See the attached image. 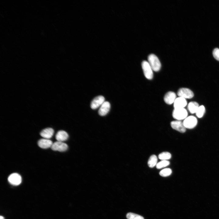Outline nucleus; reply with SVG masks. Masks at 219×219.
Returning a JSON list of instances; mask_svg holds the SVG:
<instances>
[{"label": "nucleus", "instance_id": "nucleus-15", "mask_svg": "<svg viewBox=\"0 0 219 219\" xmlns=\"http://www.w3.org/2000/svg\"><path fill=\"white\" fill-rule=\"evenodd\" d=\"M68 137V134L64 130L59 131L55 136V138L57 141L63 142L67 140Z\"/></svg>", "mask_w": 219, "mask_h": 219}, {"label": "nucleus", "instance_id": "nucleus-6", "mask_svg": "<svg viewBox=\"0 0 219 219\" xmlns=\"http://www.w3.org/2000/svg\"><path fill=\"white\" fill-rule=\"evenodd\" d=\"M68 145L63 142L57 141L53 143L51 147L54 151L63 152L68 149Z\"/></svg>", "mask_w": 219, "mask_h": 219}, {"label": "nucleus", "instance_id": "nucleus-4", "mask_svg": "<svg viewBox=\"0 0 219 219\" xmlns=\"http://www.w3.org/2000/svg\"><path fill=\"white\" fill-rule=\"evenodd\" d=\"M197 123V119L193 116H187L183 122L185 127L189 129L194 128L196 125Z\"/></svg>", "mask_w": 219, "mask_h": 219}, {"label": "nucleus", "instance_id": "nucleus-17", "mask_svg": "<svg viewBox=\"0 0 219 219\" xmlns=\"http://www.w3.org/2000/svg\"><path fill=\"white\" fill-rule=\"evenodd\" d=\"M158 158L156 155H153L150 157L148 162V166L151 168H153L156 165Z\"/></svg>", "mask_w": 219, "mask_h": 219}, {"label": "nucleus", "instance_id": "nucleus-20", "mask_svg": "<svg viewBox=\"0 0 219 219\" xmlns=\"http://www.w3.org/2000/svg\"><path fill=\"white\" fill-rule=\"evenodd\" d=\"M170 163L168 160H162L157 163L156 167L157 169H161L168 166Z\"/></svg>", "mask_w": 219, "mask_h": 219}, {"label": "nucleus", "instance_id": "nucleus-2", "mask_svg": "<svg viewBox=\"0 0 219 219\" xmlns=\"http://www.w3.org/2000/svg\"><path fill=\"white\" fill-rule=\"evenodd\" d=\"M172 115L174 119L181 120H184L188 116V112L185 108L174 109Z\"/></svg>", "mask_w": 219, "mask_h": 219}, {"label": "nucleus", "instance_id": "nucleus-3", "mask_svg": "<svg viewBox=\"0 0 219 219\" xmlns=\"http://www.w3.org/2000/svg\"><path fill=\"white\" fill-rule=\"evenodd\" d=\"M141 65L145 77L148 79H151L153 77V70L148 62L146 61H143Z\"/></svg>", "mask_w": 219, "mask_h": 219}, {"label": "nucleus", "instance_id": "nucleus-13", "mask_svg": "<svg viewBox=\"0 0 219 219\" xmlns=\"http://www.w3.org/2000/svg\"><path fill=\"white\" fill-rule=\"evenodd\" d=\"M53 144L51 140L49 139L44 138L39 140L38 142V146L40 148L44 149L51 147Z\"/></svg>", "mask_w": 219, "mask_h": 219}, {"label": "nucleus", "instance_id": "nucleus-1", "mask_svg": "<svg viewBox=\"0 0 219 219\" xmlns=\"http://www.w3.org/2000/svg\"><path fill=\"white\" fill-rule=\"evenodd\" d=\"M148 62L153 71H158L161 68V64L157 57L154 54H150L148 57Z\"/></svg>", "mask_w": 219, "mask_h": 219}, {"label": "nucleus", "instance_id": "nucleus-11", "mask_svg": "<svg viewBox=\"0 0 219 219\" xmlns=\"http://www.w3.org/2000/svg\"><path fill=\"white\" fill-rule=\"evenodd\" d=\"M176 98L175 93L172 91H169L165 94L164 96V100L166 104L171 105L174 103Z\"/></svg>", "mask_w": 219, "mask_h": 219}, {"label": "nucleus", "instance_id": "nucleus-7", "mask_svg": "<svg viewBox=\"0 0 219 219\" xmlns=\"http://www.w3.org/2000/svg\"><path fill=\"white\" fill-rule=\"evenodd\" d=\"M105 101L104 97L102 96H99L95 97L92 101L90 104L91 108L96 109L100 107Z\"/></svg>", "mask_w": 219, "mask_h": 219}, {"label": "nucleus", "instance_id": "nucleus-12", "mask_svg": "<svg viewBox=\"0 0 219 219\" xmlns=\"http://www.w3.org/2000/svg\"><path fill=\"white\" fill-rule=\"evenodd\" d=\"M187 105L186 99L180 97L176 98L173 103L174 109L184 108Z\"/></svg>", "mask_w": 219, "mask_h": 219}, {"label": "nucleus", "instance_id": "nucleus-18", "mask_svg": "<svg viewBox=\"0 0 219 219\" xmlns=\"http://www.w3.org/2000/svg\"><path fill=\"white\" fill-rule=\"evenodd\" d=\"M158 158L162 160H167L171 157V154L168 152H163L160 153L158 156Z\"/></svg>", "mask_w": 219, "mask_h": 219}, {"label": "nucleus", "instance_id": "nucleus-21", "mask_svg": "<svg viewBox=\"0 0 219 219\" xmlns=\"http://www.w3.org/2000/svg\"><path fill=\"white\" fill-rule=\"evenodd\" d=\"M172 173V170L170 168H165L161 171L159 175L162 177H167L170 176Z\"/></svg>", "mask_w": 219, "mask_h": 219}, {"label": "nucleus", "instance_id": "nucleus-10", "mask_svg": "<svg viewBox=\"0 0 219 219\" xmlns=\"http://www.w3.org/2000/svg\"><path fill=\"white\" fill-rule=\"evenodd\" d=\"M110 108V104L108 101H105L100 106L98 111V113L101 116H104L109 111Z\"/></svg>", "mask_w": 219, "mask_h": 219}, {"label": "nucleus", "instance_id": "nucleus-5", "mask_svg": "<svg viewBox=\"0 0 219 219\" xmlns=\"http://www.w3.org/2000/svg\"><path fill=\"white\" fill-rule=\"evenodd\" d=\"M179 97L186 99H190L193 98L194 94L190 89L187 88H182L179 89L177 92Z\"/></svg>", "mask_w": 219, "mask_h": 219}, {"label": "nucleus", "instance_id": "nucleus-9", "mask_svg": "<svg viewBox=\"0 0 219 219\" xmlns=\"http://www.w3.org/2000/svg\"><path fill=\"white\" fill-rule=\"evenodd\" d=\"M172 127L174 130L182 133L185 132L186 128L183 125V122L181 120H176L171 122Z\"/></svg>", "mask_w": 219, "mask_h": 219}, {"label": "nucleus", "instance_id": "nucleus-24", "mask_svg": "<svg viewBox=\"0 0 219 219\" xmlns=\"http://www.w3.org/2000/svg\"><path fill=\"white\" fill-rule=\"evenodd\" d=\"M0 219H4V217L3 216H1L0 217Z\"/></svg>", "mask_w": 219, "mask_h": 219}, {"label": "nucleus", "instance_id": "nucleus-14", "mask_svg": "<svg viewBox=\"0 0 219 219\" xmlns=\"http://www.w3.org/2000/svg\"><path fill=\"white\" fill-rule=\"evenodd\" d=\"M54 133V130L51 128H47L43 130L40 133V135L44 138H51Z\"/></svg>", "mask_w": 219, "mask_h": 219}, {"label": "nucleus", "instance_id": "nucleus-23", "mask_svg": "<svg viewBox=\"0 0 219 219\" xmlns=\"http://www.w3.org/2000/svg\"><path fill=\"white\" fill-rule=\"evenodd\" d=\"M213 55L216 60L219 61V49L218 48H215L214 50Z\"/></svg>", "mask_w": 219, "mask_h": 219}, {"label": "nucleus", "instance_id": "nucleus-22", "mask_svg": "<svg viewBox=\"0 0 219 219\" xmlns=\"http://www.w3.org/2000/svg\"><path fill=\"white\" fill-rule=\"evenodd\" d=\"M126 217L127 219H144L142 216L132 213H127Z\"/></svg>", "mask_w": 219, "mask_h": 219}, {"label": "nucleus", "instance_id": "nucleus-19", "mask_svg": "<svg viewBox=\"0 0 219 219\" xmlns=\"http://www.w3.org/2000/svg\"><path fill=\"white\" fill-rule=\"evenodd\" d=\"M205 112V107L203 105L199 106L196 113V115L198 117L201 118L203 116Z\"/></svg>", "mask_w": 219, "mask_h": 219}, {"label": "nucleus", "instance_id": "nucleus-8", "mask_svg": "<svg viewBox=\"0 0 219 219\" xmlns=\"http://www.w3.org/2000/svg\"><path fill=\"white\" fill-rule=\"evenodd\" d=\"M8 181L12 185H18L22 182V178L19 174L13 173L9 176L8 178Z\"/></svg>", "mask_w": 219, "mask_h": 219}, {"label": "nucleus", "instance_id": "nucleus-16", "mask_svg": "<svg viewBox=\"0 0 219 219\" xmlns=\"http://www.w3.org/2000/svg\"><path fill=\"white\" fill-rule=\"evenodd\" d=\"M199 106V104L197 103L192 101L189 102L188 104L187 108L190 113H196Z\"/></svg>", "mask_w": 219, "mask_h": 219}]
</instances>
